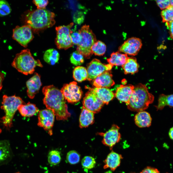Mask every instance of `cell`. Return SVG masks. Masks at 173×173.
Masks as SVG:
<instances>
[{"label":"cell","mask_w":173,"mask_h":173,"mask_svg":"<svg viewBox=\"0 0 173 173\" xmlns=\"http://www.w3.org/2000/svg\"><path fill=\"white\" fill-rule=\"evenodd\" d=\"M42 92L44 95V104L51 110L58 120H67L71 115L68 110L66 100L61 90L53 85L44 86Z\"/></svg>","instance_id":"cell-1"},{"label":"cell","mask_w":173,"mask_h":173,"mask_svg":"<svg viewBox=\"0 0 173 173\" xmlns=\"http://www.w3.org/2000/svg\"><path fill=\"white\" fill-rule=\"evenodd\" d=\"M55 17L54 13L46 9H37L27 14L25 22L32 30L37 32L52 26L56 22Z\"/></svg>","instance_id":"cell-2"},{"label":"cell","mask_w":173,"mask_h":173,"mask_svg":"<svg viewBox=\"0 0 173 173\" xmlns=\"http://www.w3.org/2000/svg\"><path fill=\"white\" fill-rule=\"evenodd\" d=\"M154 96L149 93L144 84L140 83L135 86L127 105L130 111L139 112L144 111L152 103Z\"/></svg>","instance_id":"cell-3"},{"label":"cell","mask_w":173,"mask_h":173,"mask_svg":"<svg viewBox=\"0 0 173 173\" xmlns=\"http://www.w3.org/2000/svg\"><path fill=\"white\" fill-rule=\"evenodd\" d=\"M12 65L19 72L26 75L32 74L36 67H43L40 61L35 60L28 49L23 50L16 54Z\"/></svg>","instance_id":"cell-4"},{"label":"cell","mask_w":173,"mask_h":173,"mask_svg":"<svg viewBox=\"0 0 173 173\" xmlns=\"http://www.w3.org/2000/svg\"><path fill=\"white\" fill-rule=\"evenodd\" d=\"M24 103L21 98L15 95H3L1 108L4 111L5 114L1 118L0 121L7 130H9L12 126L13 118L19 107Z\"/></svg>","instance_id":"cell-5"},{"label":"cell","mask_w":173,"mask_h":173,"mask_svg":"<svg viewBox=\"0 0 173 173\" xmlns=\"http://www.w3.org/2000/svg\"><path fill=\"white\" fill-rule=\"evenodd\" d=\"M78 32L80 35L81 39L77 45V50L85 58H90L93 54L91 47L97 41L96 37L89 25H83Z\"/></svg>","instance_id":"cell-6"},{"label":"cell","mask_w":173,"mask_h":173,"mask_svg":"<svg viewBox=\"0 0 173 173\" xmlns=\"http://www.w3.org/2000/svg\"><path fill=\"white\" fill-rule=\"evenodd\" d=\"M73 25L74 23L72 22L67 25L56 27V36L55 43L58 49L66 50L73 46L70 34L73 32L71 28Z\"/></svg>","instance_id":"cell-7"},{"label":"cell","mask_w":173,"mask_h":173,"mask_svg":"<svg viewBox=\"0 0 173 173\" xmlns=\"http://www.w3.org/2000/svg\"><path fill=\"white\" fill-rule=\"evenodd\" d=\"M61 91L65 100L71 103L79 101L83 94L81 88L74 81L64 84Z\"/></svg>","instance_id":"cell-8"},{"label":"cell","mask_w":173,"mask_h":173,"mask_svg":"<svg viewBox=\"0 0 173 173\" xmlns=\"http://www.w3.org/2000/svg\"><path fill=\"white\" fill-rule=\"evenodd\" d=\"M12 37L21 46L26 47L34 37L30 27L27 25L16 26L13 29Z\"/></svg>","instance_id":"cell-9"},{"label":"cell","mask_w":173,"mask_h":173,"mask_svg":"<svg viewBox=\"0 0 173 173\" xmlns=\"http://www.w3.org/2000/svg\"><path fill=\"white\" fill-rule=\"evenodd\" d=\"M85 87L89 91L86 93L83 98V107L94 114L98 113L104 104L90 87Z\"/></svg>","instance_id":"cell-10"},{"label":"cell","mask_w":173,"mask_h":173,"mask_svg":"<svg viewBox=\"0 0 173 173\" xmlns=\"http://www.w3.org/2000/svg\"><path fill=\"white\" fill-rule=\"evenodd\" d=\"M113 66L109 64H103L99 60L94 59L87 66V79L89 81L93 80L103 72L107 71H110Z\"/></svg>","instance_id":"cell-11"},{"label":"cell","mask_w":173,"mask_h":173,"mask_svg":"<svg viewBox=\"0 0 173 173\" xmlns=\"http://www.w3.org/2000/svg\"><path fill=\"white\" fill-rule=\"evenodd\" d=\"M55 115L51 110L45 109L39 111L38 125L43 128L50 136L53 134L52 128Z\"/></svg>","instance_id":"cell-12"},{"label":"cell","mask_w":173,"mask_h":173,"mask_svg":"<svg viewBox=\"0 0 173 173\" xmlns=\"http://www.w3.org/2000/svg\"><path fill=\"white\" fill-rule=\"evenodd\" d=\"M119 127L117 125L113 124L111 128L105 133H99L98 134L103 137L102 143L109 147L112 150L113 147L120 141L121 136L119 132Z\"/></svg>","instance_id":"cell-13"},{"label":"cell","mask_w":173,"mask_h":173,"mask_svg":"<svg viewBox=\"0 0 173 173\" xmlns=\"http://www.w3.org/2000/svg\"><path fill=\"white\" fill-rule=\"evenodd\" d=\"M142 46V41L139 38L132 37L128 39L120 46L119 52H122L126 55L134 56L139 52Z\"/></svg>","instance_id":"cell-14"},{"label":"cell","mask_w":173,"mask_h":173,"mask_svg":"<svg viewBox=\"0 0 173 173\" xmlns=\"http://www.w3.org/2000/svg\"><path fill=\"white\" fill-rule=\"evenodd\" d=\"M112 75L110 71H106L93 80V85L97 88H109L114 85L115 82L112 79Z\"/></svg>","instance_id":"cell-15"},{"label":"cell","mask_w":173,"mask_h":173,"mask_svg":"<svg viewBox=\"0 0 173 173\" xmlns=\"http://www.w3.org/2000/svg\"><path fill=\"white\" fill-rule=\"evenodd\" d=\"M42 85L40 75L35 73L26 82L27 94L29 98L33 99L38 93Z\"/></svg>","instance_id":"cell-16"},{"label":"cell","mask_w":173,"mask_h":173,"mask_svg":"<svg viewBox=\"0 0 173 173\" xmlns=\"http://www.w3.org/2000/svg\"><path fill=\"white\" fill-rule=\"evenodd\" d=\"M134 86L131 84L124 85H121L117 87L115 96L121 102H124L127 105L133 92Z\"/></svg>","instance_id":"cell-17"},{"label":"cell","mask_w":173,"mask_h":173,"mask_svg":"<svg viewBox=\"0 0 173 173\" xmlns=\"http://www.w3.org/2000/svg\"><path fill=\"white\" fill-rule=\"evenodd\" d=\"M123 158L121 154L112 151L104 161L105 164L104 169L109 168L111 171H114L120 165L121 160Z\"/></svg>","instance_id":"cell-18"},{"label":"cell","mask_w":173,"mask_h":173,"mask_svg":"<svg viewBox=\"0 0 173 173\" xmlns=\"http://www.w3.org/2000/svg\"><path fill=\"white\" fill-rule=\"evenodd\" d=\"M104 104L107 105L115 96L114 93L108 88L105 87H90Z\"/></svg>","instance_id":"cell-19"},{"label":"cell","mask_w":173,"mask_h":173,"mask_svg":"<svg viewBox=\"0 0 173 173\" xmlns=\"http://www.w3.org/2000/svg\"><path fill=\"white\" fill-rule=\"evenodd\" d=\"M134 120L135 124L139 127H148L151 125L152 118L149 113L143 111L138 112L136 115Z\"/></svg>","instance_id":"cell-20"},{"label":"cell","mask_w":173,"mask_h":173,"mask_svg":"<svg viewBox=\"0 0 173 173\" xmlns=\"http://www.w3.org/2000/svg\"><path fill=\"white\" fill-rule=\"evenodd\" d=\"M94 113L83 106L79 117V127L81 128L88 127L92 124L94 120Z\"/></svg>","instance_id":"cell-21"},{"label":"cell","mask_w":173,"mask_h":173,"mask_svg":"<svg viewBox=\"0 0 173 173\" xmlns=\"http://www.w3.org/2000/svg\"><path fill=\"white\" fill-rule=\"evenodd\" d=\"M18 110L22 116L26 117L32 116L39 112L38 108L36 105L29 102L20 105Z\"/></svg>","instance_id":"cell-22"},{"label":"cell","mask_w":173,"mask_h":173,"mask_svg":"<svg viewBox=\"0 0 173 173\" xmlns=\"http://www.w3.org/2000/svg\"><path fill=\"white\" fill-rule=\"evenodd\" d=\"M128 57L127 55L126 54L116 52L111 53L110 57L107 60L109 64L113 66H122L125 63Z\"/></svg>","instance_id":"cell-23"},{"label":"cell","mask_w":173,"mask_h":173,"mask_svg":"<svg viewBox=\"0 0 173 173\" xmlns=\"http://www.w3.org/2000/svg\"><path fill=\"white\" fill-rule=\"evenodd\" d=\"M122 67L125 74H132L138 71L139 65L135 57H129L125 63L122 66Z\"/></svg>","instance_id":"cell-24"},{"label":"cell","mask_w":173,"mask_h":173,"mask_svg":"<svg viewBox=\"0 0 173 173\" xmlns=\"http://www.w3.org/2000/svg\"><path fill=\"white\" fill-rule=\"evenodd\" d=\"M59 57V54L58 51L55 49L51 48L45 52L43 59L47 63L54 65L58 62Z\"/></svg>","instance_id":"cell-25"},{"label":"cell","mask_w":173,"mask_h":173,"mask_svg":"<svg viewBox=\"0 0 173 173\" xmlns=\"http://www.w3.org/2000/svg\"><path fill=\"white\" fill-rule=\"evenodd\" d=\"M166 106L170 107H173V94L166 95L161 94L160 95L158 104L155 106L157 110H162Z\"/></svg>","instance_id":"cell-26"},{"label":"cell","mask_w":173,"mask_h":173,"mask_svg":"<svg viewBox=\"0 0 173 173\" xmlns=\"http://www.w3.org/2000/svg\"><path fill=\"white\" fill-rule=\"evenodd\" d=\"M11 151L10 143L8 140L0 141V162L5 161L10 157Z\"/></svg>","instance_id":"cell-27"},{"label":"cell","mask_w":173,"mask_h":173,"mask_svg":"<svg viewBox=\"0 0 173 173\" xmlns=\"http://www.w3.org/2000/svg\"><path fill=\"white\" fill-rule=\"evenodd\" d=\"M73 76L74 79L78 82H81L85 80L87 77V69L83 66H77L73 70Z\"/></svg>","instance_id":"cell-28"},{"label":"cell","mask_w":173,"mask_h":173,"mask_svg":"<svg viewBox=\"0 0 173 173\" xmlns=\"http://www.w3.org/2000/svg\"><path fill=\"white\" fill-rule=\"evenodd\" d=\"M106 48V45L104 43L98 40L93 44L91 49L93 54L95 55L101 56L105 54Z\"/></svg>","instance_id":"cell-29"},{"label":"cell","mask_w":173,"mask_h":173,"mask_svg":"<svg viewBox=\"0 0 173 173\" xmlns=\"http://www.w3.org/2000/svg\"><path fill=\"white\" fill-rule=\"evenodd\" d=\"M48 160L49 163L51 165H56L59 164L61 160L60 152L56 150L50 151L48 154Z\"/></svg>","instance_id":"cell-30"},{"label":"cell","mask_w":173,"mask_h":173,"mask_svg":"<svg viewBox=\"0 0 173 173\" xmlns=\"http://www.w3.org/2000/svg\"><path fill=\"white\" fill-rule=\"evenodd\" d=\"M83 56L76 50L71 54L70 58L71 63L73 65L77 66L81 65L84 62Z\"/></svg>","instance_id":"cell-31"},{"label":"cell","mask_w":173,"mask_h":173,"mask_svg":"<svg viewBox=\"0 0 173 173\" xmlns=\"http://www.w3.org/2000/svg\"><path fill=\"white\" fill-rule=\"evenodd\" d=\"M66 157L67 160L69 163L75 164L80 161V155L76 151L72 150L67 153Z\"/></svg>","instance_id":"cell-32"},{"label":"cell","mask_w":173,"mask_h":173,"mask_svg":"<svg viewBox=\"0 0 173 173\" xmlns=\"http://www.w3.org/2000/svg\"><path fill=\"white\" fill-rule=\"evenodd\" d=\"M161 15L163 22L173 21V7L170 6L163 10L161 12Z\"/></svg>","instance_id":"cell-33"},{"label":"cell","mask_w":173,"mask_h":173,"mask_svg":"<svg viewBox=\"0 0 173 173\" xmlns=\"http://www.w3.org/2000/svg\"><path fill=\"white\" fill-rule=\"evenodd\" d=\"M81 163L83 167L86 169H91L95 166L96 162L95 159L92 156H86L82 159Z\"/></svg>","instance_id":"cell-34"},{"label":"cell","mask_w":173,"mask_h":173,"mask_svg":"<svg viewBox=\"0 0 173 173\" xmlns=\"http://www.w3.org/2000/svg\"><path fill=\"white\" fill-rule=\"evenodd\" d=\"M11 11V9L8 2L5 0H0V16L8 15Z\"/></svg>","instance_id":"cell-35"},{"label":"cell","mask_w":173,"mask_h":173,"mask_svg":"<svg viewBox=\"0 0 173 173\" xmlns=\"http://www.w3.org/2000/svg\"><path fill=\"white\" fill-rule=\"evenodd\" d=\"M70 37L73 44L77 45L80 41V35L78 31L73 32L70 34Z\"/></svg>","instance_id":"cell-36"},{"label":"cell","mask_w":173,"mask_h":173,"mask_svg":"<svg viewBox=\"0 0 173 173\" xmlns=\"http://www.w3.org/2000/svg\"><path fill=\"white\" fill-rule=\"evenodd\" d=\"M33 2L38 9H45L46 7L49 3L48 0H33Z\"/></svg>","instance_id":"cell-37"},{"label":"cell","mask_w":173,"mask_h":173,"mask_svg":"<svg viewBox=\"0 0 173 173\" xmlns=\"http://www.w3.org/2000/svg\"><path fill=\"white\" fill-rule=\"evenodd\" d=\"M156 1L158 6L161 10L166 8L170 6L169 0H157Z\"/></svg>","instance_id":"cell-38"},{"label":"cell","mask_w":173,"mask_h":173,"mask_svg":"<svg viewBox=\"0 0 173 173\" xmlns=\"http://www.w3.org/2000/svg\"><path fill=\"white\" fill-rule=\"evenodd\" d=\"M140 173H160L157 169L148 167L143 170Z\"/></svg>","instance_id":"cell-39"},{"label":"cell","mask_w":173,"mask_h":173,"mask_svg":"<svg viewBox=\"0 0 173 173\" xmlns=\"http://www.w3.org/2000/svg\"><path fill=\"white\" fill-rule=\"evenodd\" d=\"M166 25L169 30L170 36L173 39V21L166 22Z\"/></svg>","instance_id":"cell-40"},{"label":"cell","mask_w":173,"mask_h":173,"mask_svg":"<svg viewBox=\"0 0 173 173\" xmlns=\"http://www.w3.org/2000/svg\"><path fill=\"white\" fill-rule=\"evenodd\" d=\"M5 74L4 72L0 71V91L3 87L2 82L4 80Z\"/></svg>","instance_id":"cell-41"},{"label":"cell","mask_w":173,"mask_h":173,"mask_svg":"<svg viewBox=\"0 0 173 173\" xmlns=\"http://www.w3.org/2000/svg\"><path fill=\"white\" fill-rule=\"evenodd\" d=\"M168 134L170 138L173 140V127L170 129Z\"/></svg>","instance_id":"cell-42"},{"label":"cell","mask_w":173,"mask_h":173,"mask_svg":"<svg viewBox=\"0 0 173 173\" xmlns=\"http://www.w3.org/2000/svg\"><path fill=\"white\" fill-rule=\"evenodd\" d=\"M169 0L170 2V6L173 7V0Z\"/></svg>","instance_id":"cell-43"},{"label":"cell","mask_w":173,"mask_h":173,"mask_svg":"<svg viewBox=\"0 0 173 173\" xmlns=\"http://www.w3.org/2000/svg\"><path fill=\"white\" fill-rule=\"evenodd\" d=\"M105 173H112V172L111 171V170H109L106 171Z\"/></svg>","instance_id":"cell-44"},{"label":"cell","mask_w":173,"mask_h":173,"mask_svg":"<svg viewBox=\"0 0 173 173\" xmlns=\"http://www.w3.org/2000/svg\"><path fill=\"white\" fill-rule=\"evenodd\" d=\"M2 132V130L0 128V134L1 132Z\"/></svg>","instance_id":"cell-45"},{"label":"cell","mask_w":173,"mask_h":173,"mask_svg":"<svg viewBox=\"0 0 173 173\" xmlns=\"http://www.w3.org/2000/svg\"><path fill=\"white\" fill-rule=\"evenodd\" d=\"M20 173V172H18L16 173Z\"/></svg>","instance_id":"cell-46"},{"label":"cell","mask_w":173,"mask_h":173,"mask_svg":"<svg viewBox=\"0 0 173 173\" xmlns=\"http://www.w3.org/2000/svg\"></svg>","instance_id":"cell-47"}]
</instances>
